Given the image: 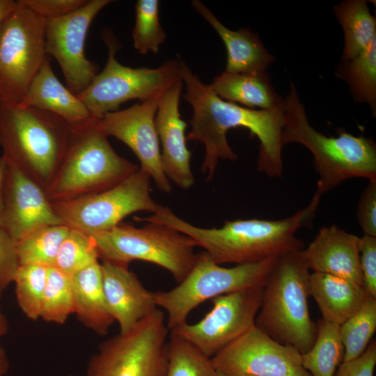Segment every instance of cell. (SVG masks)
I'll return each instance as SVG.
<instances>
[{"mask_svg":"<svg viewBox=\"0 0 376 376\" xmlns=\"http://www.w3.org/2000/svg\"><path fill=\"white\" fill-rule=\"evenodd\" d=\"M10 368L7 354L0 343V376H5Z\"/></svg>","mask_w":376,"mask_h":376,"instance_id":"obj_42","label":"cell"},{"mask_svg":"<svg viewBox=\"0 0 376 376\" xmlns=\"http://www.w3.org/2000/svg\"><path fill=\"white\" fill-rule=\"evenodd\" d=\"M75 313L72 278L54 267H48L40 318L63 324Z\"/></svg>","mask_w":376,"mask_h":376,"instance_id":"obj_31","label":"cell"},{"mask_svg":"<svg viewBox=\"0 0 376 376\" xmlns=\"http://www.w3.org/2000/svg\"><path fill=\"white\" fill-rule=\"evenodd\" d=\"M6 170V163L3 158L0 156V215L3 207V192Z\"/></svg>","mask_w":376,"mask_h":376,"instance_id":"obj_43","label":"cell"},{"mask_svg":"<svg viewBox=\"0 0 376 376\" xmlns=\"http://www.w3.org/2000/svg\"><path fill=\"white\" fill-rule=\"evenodd\" d=\"M19 266L16 241L0 226V290L2 292L13 283Z\"/></svg>","mask_w":376,"mask_h":376,"instance_id":"obj_36","label":"cell"},{"mask_svg":"<svg viewBox=\"0 0 376 376\" xmlns=\"http://www.w3.org/2000/svg\"><path fill=\"white\" fill-rule=\"evenodd\" d=\"M48 267L36 265H20L13 283L19 307L27 318H40Z\"/></svg>","mask_w":376,"mask_h":376,"instance_id":"obj_33","label":"cell"},{"mask_svg":"<svg viewBox=\"0 0 376 376\" xmlns=\"http://www.w3.org/2000/svg\"><path fill=\"white\" fill-rule=\"evenodd\" d=\"M19 104L52 113L70 125L94 118L79 97L56 77L48 55Z\"/></svg>","mask_w":376,"mask_h":376,"instance_id":"obj_21","label":"cell"},{"mask_svg":"<svg viewBox=\"0 0 376 376\" xmlns=\"http://www.w3.org/2000/svg\"><path fill=\"white\" fill-rule=\"evenodd\" d=\"M181 78L186 86L184 99L191 105L193 116L187 140L197 141L205 147L201 171L207 180L214 176L220 159L235 161L238 156L229 146L227 132L244 127L260 142L257 169L270 178H279L283 171L282 134L284 104L269 109H252L224 100L210 85L179 59Z\"/></svg>","mask_w":376,"mask_h":376,"instance_id":"obj_1","label":"cell"},{"mask_svg":"<svg viewBox=\"0 0 376 376\" xmlns=\"http://www.w3.org/2000/svg\"><path fill=\"white\" fill-rule=\"evenodd\" d=\"M97 120L71 125L64 155L45 189L52 202L104 191L139 169L114 150Z\"/></svg>","mask_w":376,"mask_h":376,"instance_id":"obj_5","label":"cell"},{"mask_svg":"<svg viewBox=\"0 0 376 376\" xmlns=\"http://www.w3.org/2000/svg\"><path fill=\"white\" fill-rule=\"evenodd\" d=\"M70 130V124L52 113L0 103L1 157L45 189L64 155Z\"/></svg>","mask_w":376,"mask_h":376,"instance_id":"obj_4","label":"cell"},{"mask_svg":"<svg viewBox=\"0 0 376 376\" xmlns=\"http://www.w3.org/2000/svg\"><path fill=\"white\" fill-rule=\"evenodd\" d=\"M162 95L107 113L97 122L107 136L116 138L132 150L140 162L139 169L150 176L159 190L170 193L172 187L162 169L155 123Z\"/></svg>","mask_w":376,"mask_h":376,"instance_id":"obj_16","label":"cell"},{"mask_svg":"<svg viewBox=\"0 0 376 376\" xmlns=\"http://www.w3.org/2000/svg\"><path fill=\"white\" fill-rule=\"evenodd\" d=\"M336 76L349 86L355 102L369 105L376 114V38L354 58L338 65Z\"/></svg>","mask_w":376,"mask_h":376,"instance_id":"obj_28","label":"cell"},{"mask_svg":"<svg viewBox=\"0 0 376 376\" xmlns=\"http://www.w3.org/2000/svg\"><path fill=\"white\" fill-rule=\"evenodd\" d=\"M159 6L157 0H139L136 3L132 40L134 49L141 54H157L166 39L159 22Z\"/></svg>","mask_w":376,"mask_h":376,"instance_id":"obj_35","label":"cell"},{"mask_svg":"<svg viewBox=\"0 0 376 376\" xmlns=\"http://www.w3.org/2000/svg\"><path fill=\"white\" fill-rule=\"evenodd\" d=\"M194 9L209 23L224 42L227 61L225 72H265L275 57L265 47L257 33L248 29L233 31L226 27L201 1H191Z\"/></svg>","mask_w":376,"mask_h":376,"instance_id":"obj_22","label":"cell"},{"mask_svg":"<svg viewBox=\"0 0 376 376\" xmlns=\"http://www.w3.org/2000/svg\"><path fill=\"white\" fill-rule=\"evenodd\" d=\"M71 278L77 319L96 334L105 336L115 320L103 289L101 263L92 264Z\"/></svg>","mask_w":376,"mask_h":376,"instance_id":"obj_25","label":"cell"},{"mask_svg":"<svg viewBox=\"0 0 376 376\" xmlns=\"http://www.w3.org/2000/svg\"><path fill=\"white\" fill-rule=\"evenodd\" d=\"M150 176L140 169L111 188L66 201L52 202L64 224L88 235L109 230L137 212L154 213Z\"/></svg>","mask_w":376,"mask_h":376,"instance_id":"obj_12","label":"cell"},{"mask_svg":"<svg viewBox=\"0 0 376 376\" xmlns=\"http://www.w3.org/2000/svg\"><path fill=\"white\" fill-rule=\"evenodd\" d=\"M279 257L225 267L214 262L205 251L196 253L187 276L173 288L154 292L157 307L167 313L171 331L187 322L198 306L218 296L250 288H263Z\"/></svg>","mask_w":376,"mask_h":376,"instance_id":"obj_7","label":"cell"},{"mask_svg":"<svg viewBox=\"0 0 376 376\" xmlns=\"http://www.w3.org/2000/svg\"><path fill=\"white\" fill-rule=\"evenodd\" d=\"M169 331L164 312L157 308L130 331L101 343L86 376H166Z\"/></svg>","mask_w":376,"mask_h":376,"instance_id":"obj_10","label":"cell"},{"mask_svg":"<svg viewBox=\"0 0 376 376\" xmlns=\"http://www.w3.org/2000/svg\"><path fill=\"white\" fill-rule=\"evenodd\" d=\"M217 372L237 376H312L301 354L256 325L211 358Z\"/></svg>","mask_w":376,"mask_h":376,"instance_id":"obj_15","label":"cell"},{"mask_svg":"<svg viewBox=\"0 0 376 376\" xmlns=\"http://www.w3.org/2000/svg\"><path fill=\"white\" fill-rule=\"evenodd\" d=\"M18 1L47 20L70 14L81 8L87 0H18Z\"/></svg>","mask_w":376,"mask_h":376,"instance_id":"obj_37","label":"cell"},{"mask_svg":"<svg viewBox=\"0 0 376 376\" xmlns=\"http://www.w3.org/2000/svg\"><path fill=\"white\" fill-rule=\"evenodd\" d=\"M182 86V80L178 81L162 94L155 123L162 146L164 173L170 182L186 190L194 185L195 180L190 167L191 152L187 146V125L179 111Z\"/></svg>","mask_w":376,"mask_h":376,"instance_id":"obj_18","label":"cell"},{"mask_svg":"<svg viewBox=\"0 0 376 376\" xmlns=\"http://www.w3.org/2000/svg\"><path fill=\"white\" fill-rule=\"evenodd\" d=\"M70 227L47 225L36 228L16 240L20 265L53 267L60 246Z\"/></svg>","mask_w":376,"mask_h":376,"instance_id":"obj_29","label":"cell"},{"mask_svg":"<svg viewBox=\"0 0 376 376\" xmlns=\"http://www.w3.org/2000/svg\"><path fill=\"white\" fill-rule=\"evenodd\" d=\"M309 271L300 251L279 257L263 288L255 321L269 336L301 354L311 349L316 336L308 304Z\"/></svg>","mask_w":376,"mask_h":376,"instance_id":"obj_6","label":"cell"},{"mask_svg":"<svg viewBox=\"0 0 376 376\" xmlns=\"http://www.w3.org/2000/svg\"><path fill=\"white\" fill-rule=\"evenodd\" d=\"M102 37L108 49L106 65L77 95L93 118L100 119L116 111L128 100L143 102L162 95L182 80L179 60L166 61L155 68L125 66L116 59L120 44L113 34L103 31Z\"/></svg>","mask_w":376,"mask_h":376,"instance_id":"obj_9","label":"cell"},{"mask_svg":"<svg viewBox=\"0 0 376 376\" xmlns=\"http://www.w3.org/2000/svg\"><path fill=\"white\" fill-rule=\"evenodd\" d=\"M220 98L252 109L269 110L284 104L285 98L274 90L265 72L230 73L223 72L210 84Z\"/></svg>","mask_w":376,"mask_h":376,"instance_id":"obj_24","label":"cell"},{"mask_svg":"<svg viewBox=\"0 0 376 376\" xmlns=\"http://www.w3.org/2000/svg\"><path fill=\"white\" fill-rule=\"evenodd\" d=\"M263 288L218 296L211 299L212 307L201 320L187 322L170 332L212 358L255 325Z\"/></svg>","mask_w":376,"mask_h":376,"instance_id":"obj_13","label":"cell"},{"mask_svg":"<svg viewBox=\"0 0 376 376\" xmlns=\"http://www.w3.org/2000/svg\"><path fill=\"white\" fill-rule=\"evenodd\" d=\"M375 365L376 341L374 340L359 357L343 361L334 376H374Z\"/></svg>","mask_w":376,"mask_h":376,"instance_id":"obj_40","label":"cell"},{"mask_svg":"<svg viewBox=\"0 0 376 376\" xmlns=\"http://www.w3.org/2000/svg\"><path fill=\"white\" fill-rule=\"evenodd\" d=\"M376 330V298L368 296L361 307L339 326L344 347L343 361L359 357Z\"/></svg>","mask_w":376,"mask_h":376,"instance_id":"obj_30","label":"cell"},{"mask_svg":"<svg viewBox=\"0 0 376 376\" xmlns=\"http://www.w3.org/2000/svg\"><path fill=\"white\" fill-rule=\"evenodd\" d=\"M16 6L17 1L0 0V24Z\"/></svg>","mask_w":376,"mask_h":376,"instance_id":"obj_41","label":"cell"},{"mask_svg":"<svg viewBox=\"0 0 376 376\" xmlns=\"http://www.w3.org/2000/svg\"><path fill=\"white\" fill-rule=\"evenodd\" d=\"M64 224L45 189L6 164L0 226L16 241L41 226Z\"/></svg>","mask_w":376,"mask_h":376,"instance_id":"obj_17","label":"cell"},{"mask_svg":"<svg viewBox=\"0 0 376 376\" xmlns=\"http://www.w3.org/2000/svg\"><path fill=\"white\" fill-rule=\"evenodd\" d=\"M343 356L339 326L320 319L312 347L301 354L302 366L312 376H334Z\"/></svg>","mask_w":376,"mask_h":376,"instance_id":"obj_27","label":"cell"},{"mask_svg":"<svg viewBox=\"0 0 376 376\" xmlns=\"http://www.w3.org/2000/svg\"><path fill=\"white\" fill-rule=\"evenodd\" d=\"M100 256L93 237L83 231L70 228L58 249L54 265L72 276L88 266L99 262Z\"/></svg>","mask_w":376,"mask_h":376,"instance_id":"obj_32","label":"cell"},{"mask_svg":"<svg viewBox=\"0 0 376 376\" xmlns=\"http://www.w3.org/2000/svg\"><path fill=\"white\" fill-rule=\"evenodd\" d=\"M334 15L344 32V48L341 62L361 54L376 38V19L367 1L346 0L334 6Z\"/></svg>","mask_w":376,"mask_h":376,"instance_id":"obj_26","label":"cell"},{"mask_svg":"<svg viewBox=\"0 0 376 376\" xmlns=\"http://www.w3.org/2000/svg\"><path fill=\"white\" fill-rule=\"evenodd\" d=\"M9 330V323L0 307V337L6 335Z\"/></svg>","mask_w":376,"mask_h":376,"instance_id":"obj_44","label":"cell"},{"mask_svg":"<svg viewBox=\"0 0 376 376\" xmlns=\"http://www.w3.org/2000/svg\"><path fill=\"white\" fill-rule=\"evenodd\" d=\"M357 218L363 235L376 237V180H369L361 193Z\"/></svg>","mask_w":376,"mask_h":376,"instance_id":"obj_39","label":"cell"},{"mask_svg":"<svg viewBox=\"0 0 376 376\" xmlns=\"http://www.w3.org/2000/svg\"><path fill=\"white\" fill-rule=\"evenodd\" d=\"M1 295H2V292L0 290V297H1Z\"/></svg>","mask_w":376,"mask_h":376,"instance_id":"obj_46","label":"cell"},{"mask_svg":"<svg viewBox=\"0 0 376 376\" xmlns=\"http://www.w3.org/2000/svg\"><path fill=\"white\" fill-rule=\"evenodd\" d=\"M338 136H327L309 123L297 88L290 82L285 98L283 146L297 143L313 156L318 175L316 193L322 196L343 182L353 178L376 180V144L371 138L354 136L339 129Z\"/></svg>","mask_w":376,"mask_h":376,"instance_id":"obj_3","label":"cell"},{"mask_svg":"<svg viewBox=\"0 0 376 376\" xmlns=\"http://www.w3.org/2000/svg\"><path fill=\"white\" fill-rule=\"evenodd\" d=\"M320 199L321 196L315 192L307 206L284 219L226 221L219 228L192 225L169 207L159 204L151 215L135 220L160 224L190 237L219 265H240L302 250L304 242L296 232L312 226Z\"/></svg>","mask_w":376,"mask_h":376,"instance_id":"obj_2","label":"cell"},{"mask_svg":"<svg viewBox=\"0 0 376 376\" xmlns=\"http://www.w3.org/2000/svg\"><path fill=\"white\" fill-rule=\"evenodd\" d=\"M360 237L335 224L322 227L300 255L309 270L363 285L359 264Z\"/></svg>","mask_w":376,"mask_h":376,"instance_id":"obj_20","label":"cell"},{"mask_svg":"<svg viewBox=\"0 0 376 376\" xmlns=\"http://www.w3.org/2000/svg\"><path fill=\"white\" fill-rule=\"evenodd\" d=\"M91 235L102 260L125 266L134 260L151 263L166 269L177 283L189 274L196 257L197 246L190 237L160 224L136 228L121 222Z\"/></svg>","mask_w":376,"mask_h":376,"instance_id":"obj_8","label":"cell"},{"mask_svg":"<svg viewBox=\"0 0 376 376\" xmlns=\"http://www.w3.org/2000/svg\"><path fill=\"white\" fill-rule=\"evenodd\" d=\"M46 56L45 19L17 1L0 24V103L21 102Z\"/></svg>","mask_w":376,"mask_h":376,"instance_id":"obj_11","label":"cell"},{"mask_svg":"<svg viewBox=\"0 0 376 376\" xmlns=\"http://www.w3.org/2000/svg\"><path fill=\"white\" fill-rule=\"evenodd\" d=\"M309 294L317 303L322 319L340 326L370 296L363 285L330 274L312 272Z\"/></svg>","mask_w":376,"mask_h":376,"instance_id":"obj_23","label":"cell"},{"mask_svg":"<svg viewBox=\"0 0 376 376\" xmlns=\"http://www.w3.org/2000/svg\"><path fill=\"white\" fill-rule=\"evenodd\" d=\"M70 376H75V375H70Z\"/></svg>","mask_w":376,"mask_h":376,"instance_id":"obj_47","label":"cell"},{"mask_svg":"<svg viewBox=\"0 0 376 376\" xmlns=\"http://www.w3.org/2000/svg\"><path fill=\"white\" fill-rule=\"evenodd\" d=\"M111 0H89L77 10L59 18L45 20V50L61 67L67 87L75 95L83 92L98 73L88 60L84 44L95 17Z\"/></svg>","mask_w":376,"mask_h":376,"instance_id":"obj_14","label":"cell"},{"mask_svg":"<svg viewBox=\"0 0 376 376\" xmlns=\"http://www.w3.org/2000/svg\"><path fill=\"white\" fill-rule=\"evenodd\" d=\"M359 264L363 286L370 296L376 298V237H360Z\"/></svg>","mask_w":376,"mask_h":376,"instance_id":"obj_38","label":"cell"},{"mask_svg":"<svg viewBox=\"0 0 376 376\" xmlns=\"http://www.w3.org/2000/svg\"><path fill=\"white\" fill-rule=\"evenodd\" d=\"M101 267L109 309L119 333L125 334L158 308L154 292L143 285L128 266L102 260Z\"/></svg>","mask_w":376,"mask_h":376,"instance_id":"obj_19","label":"cell"},{"mask_svg":"<svg viewBox=\"0 0 376 376\" xmlns=\"http://www.w3.org/2000/svg\"><path fill=\"white\" fill-rule=\"evenodd\" d=\"M211 358L171 332L166 376H216Z\"/></svg>","mask_w":376,"mask_h":376,"instance_id":"obj_34","label":"cell"},{"mask_svg":"<svg viewBox=\"0 0 376 376\" xmlns=\"http://www.w3.org/2000/svg\"><path fill=\"white\" fill-rule=\"evenodd\" d=\"M216 376H237V375H229L217 372Z\"/></svg>","mask_w":376,"mask_h":376,"instance_id":"obj_45","label":"cell"}]
</instances>
